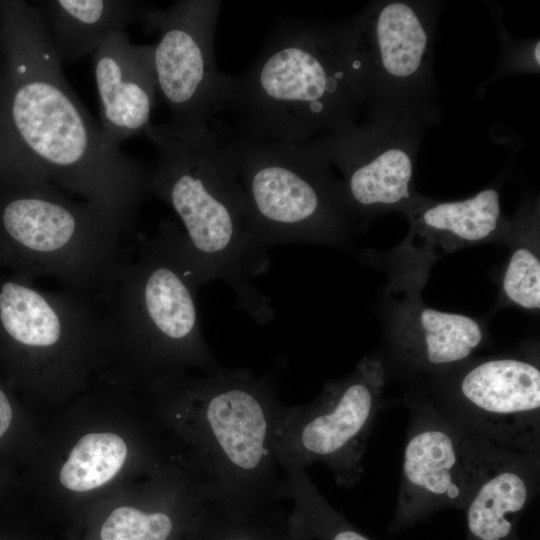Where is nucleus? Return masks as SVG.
<instances>
[{"label":"nucleus","instance_id":"f257e3e1","mask_svg":"<svg viewBox=\"0 0 540 540\" xmlns=\"http://www.w3.org/2000/svg\"><path fill=\"white\" fill-rule=\"evenodd\" d=\"M3 12L0 184L50 182L131 232L150 172L105 143L64 77L37 6L3 0Z\"/></svg>","mask_w":540,"mask_h":540},{"label":"nucleus","instance_id":"f03ea898","mask_svg":"<svg viewBox=\"0 0 540 540\" xmlns=\"http://www.w3.org/2000/svg\"><path fill=\"white\" fill-rule=\"evenodd\" d=\"M145 136L158 151L148 192L167 203L182 223L186 245L204 283L222 280L255 322L273 317L270 300L252 279L270 267L254 234L248 202L227 141L207 124H151Z\"/></svg>","mask_w":540,"mask_h":540},{"label":"nucleus","instance_id":"7ed1b4c3","mask_svg":"<svg viewBox=\"0 0 540 540\" xmlns=\"http://www.w3.org/2000/svg\"><path fill=\"white\" fill-rule=\"evenodd\" d=\"M368 99L353 23L279 22L253 64L234 77L228 107L243 136L309 144L354 125Z\"/></svg>","mask_w":540,"mask_h":540},{"label":"nucleus","instance_id":"20e7f679","mask_svg":"<svg viewBox=\"0 0 540 540\" xmlns=\"http://www.w3.org/2000/svg\"><path fill=\"white\" fill-rule=\"evenodd\" d=\"M180 392L194 415L200 481L211 501L267 511L285 497V474L274 450L283 405L275 379L219 365Z\"/></svg>","mask_w":540,"mask_h":540},{"label":"nucleus","instance_id":"39448f33","mask_svg":"<svg viewBox=\"0 0 540 540\" xmlns=\"http://www.w3.org/2000/svg\"><path fill=\"white\" fill-rule=\"evenodd\" d=\"M202 285L182 228L162 222L158 234L120 269L101 314V345L122 348L155 370L218 367L199 321Z\"/></svg>","mask_w":540,"mask_h":540},{"label":"nucleus","instance_id":"423d86ee","mask_svg":"<svg viewBox=\"0 0 540 540\" xmlns=\"http://www.w3.org/2000/svg\"><path fill=\"white\" fill-rule=\"evenodd\" d=\"M123 235L93 206L50 182L0 184V267L10 275L55 278L104 305L126 261Z\"/></svg>","mask_w":540,"mask_h":540},{"label":"nucleus","instance_id":"0eeeda50","mask_svg":"<svg viewBox=\"0 0 540 540\" xmlns=\"http://www.w3.org/2000/svg\"><path fill=\"white\" fill-rule=\"evenodd\" d=\"M226 141L261 246L345 240L351 215L341 183L310 143Z\"/></svg>","mask_w":540,"mask_h":540},{"label":"nucleus","instance_id":"6e6552de","mask_svg":"<svg viewBox=\"0 0 540 540\" xmlns=\"http://www.w3.org/2000/svg\"><path fill=\"white\" fill-rule=\"evenodd\" d=\"M386 369L378 358H363L347 377L328 382L306 405H282L274 432L281 469H305L320 462L337 484L355 486L363 473L369 436L383 406Z\"/></svg>","mask_w":540,"mask_h":540},{"label":"nucleus","instance_id":"1a4fd4ad","mask_svg":"<svg viewBox=\"0 0 540 540\" xmlns=\"http://www.w3.org/2000/svg\"><path fill=\"white\" fill-rule=\"evenodd\" d=\"M407 407L409 423L390 532L409 528L442 509L464 510L491 443L470 434L428 396H412Z\"/></svg>","mask_w":540,"mask_h":540},{"label":"nucleus","instance_id":"9d476101","mask_svg":"<svg viewBox=\"0 0 540 540\" xmlns=\"http://www.w3.org/2000/svg\"><path fill=\"white\" fill-rule=\"evenodd\" d=\"M220 0H180L168 9L145 4L139 20L159 33L154 45L156 88L171 113V122L207 124L228 108L234 77L221 73L214 53Z\"/></svg>","mask_w":540,"mask_h":540},{"label":"nucleus","instance_id":"9b49d317","mask_svg":"<svg viewBox=\"0 0 540 540\" xmlns=\"http://www.w3.org/2000/svg\"><path fill=\"white\" fill-rule=\"evenodd\" d=\"M431 399L470 434L505 448L540 453V369L528 359L478 362Z\"/></svg>","mask_w":540,"mask_h":540},{"label":"nucleus","instance_id":"f8f14e48","mask_svg":"<svg viewBox=\"0 0 540 540\" xmlns=\"http://www.w3.org/2000/svg\"><path fill=\"white\" fill-rule=\"evenodd\" d=\"M101 342L102 315L91 300L0 277V353L13 377L28 379L40 356L86 353Z\"/></svg>","mask_w":540,"mask_h":540},{"label":"nucleus","instance_id":"ddd939ff","mask_svg":"<svg viewBox=\"0 0 540 540\" xmlns=\"http://www.w3.org/2000/svg\"><path fill=\"white\" fill-rule=\"evenodd\" d=\"M343 174L350 215L406 203L411 197L413 151L399 135L382 137L376 123L355 125L310 143Z\"/></svg>","mask_w":540,"mask_h":540},{"label":"nucleus","instance_id":"4468645a","mask_svg":"<svg viewBox=\"0 0 540 540\" xmlns=\"http://www.w3.org/2000/svg\"><path fill=\"white\" fill-rule=\"evenodd\" d=\"M153 51L154 45L133 44L126 31H116L93 53L99 127L112 148H120L130 137L145 135L151 125L157 92Z\"/></svg>","mask_w":540,"mask_h":540},{"label":"nucleus","instance_id":"2eb2a0df","mask_svg":"<svg viewBox=\"0 0 540 540\" xmlns=\"http://www.w3.org/2000/svg\"><path fill=\"white\" fill-rule=\"evenodd\" d=\"M352 23L368 98L382 85L406 88L424 75L431 36L415 4H378Z\"/></svg>","mask_w":540,"mask_h":540},{"label":"nucleus","instance_id":"dca6fc26","mask_svg":"<svg viewBox=\"0 0 540 540\" xmlns=\"http://www.w3.org/2000/svg\"><path fill=\"white\" fill-rule=\"evenodd\" d=\"M540 453L490 443L464 511L466 540H520L517 524L539 490Z\"/></svg>","mask_w":540,"mask_h":540},{"label":"nucleus","instance_id":"f3484780","mask_svg":"<svg viewBox=\"0 0 540 540\" xmlns=\"http://www.w3.org/2000/svg\"><path fill=\"white\" fill-rule=\"evenodd\" d=\"M61 64L97 50L112 32L139 20L143 2L131 0H46L36 5Z\"/></svg>","mask_w":540,"mask_h":540},{"label":"nucleus","instance_id":"a211bd4d","mask_svg":"<svg viewBox=\"0 0 540 540\" xmlns=\"http://www.w3.org/2000/svg\"><path fill=\"white\" fill-rule=\"evenodd\" d=\"M418 330L399 342V353L415 368L446 372L467 360L483 339L480 325L471 317L423 308Z\"/></svg>","mask_w":540,"mask_h":540},{"label":"nucleus","instance_id":"6ab92c4d","mask_svg":"<svg viewBox=\"0 0 540 540\" xmlns=\"http://www.w3.org/2000/svg\"><path fill=\"white\" fill-rule=\"evenodd\" d=\"M501 210L495 189H484L461 201L440 202L422 208L416 229L445 249L488 240L498 230Z\"/></svg>","mask_w":540,"mask_h":540},{"label":"nucleus","instance_id":"aec40b11","mask_svg":"<svg viewBox=\"0 0 540 540\" xmlns=\"http://www.w3.org/2000/svg\"><path fill=\"white\" fill-rule=\"evenodd\" d=\"M211 502L192 509L121 506L101 523L100 540H197Z\"/></svg>","mask_w":540,"mask_h":540},{"label":"nucleus","instance_id":"412c9836","mask_svg":"<svg viewBox=\"0 0 540 540\" xmlns=\"http://www.w3.org/2000/svg\"><path fill=\"white\" fill-rule=\"evenodd\" d=\"M285 497L294 502L286 524L311 540H371L361 533L320 494L305 469L289 468Z\"/></svg>","mask_w":540,"mask_h":540},{"label":"nucleus","instance_id":"4be33fe9","mask_svg":"<svg viewBox=\"0 0 540 540\" xmlns=\"http://www.w3.org/2000/svg\"><path fill=\"white\" fill-rule=\"evenodd\" d=\"M127 456L124 440L110 432L89 433L73 447L60 470L64 487L85 492L100 487L122 468Z\"/></svg>","mask_w":540,"mask_h":540},{"label":"nucleus","instance_id":"5701e85b","mask_svg":"<svg viewBox=\"0 0 540 540\" xmlns=\"http://www.w3.org/2000/svg\"><path fill=\"white\" fill-rule=\"evenodd\" d=\"M266 511H249L211 501L197 540H278Z\"/></svg>","mask_w":540,"mask_h":540},{"label":"nucleus","instance_id":"b1692460","mask_svg":"<svg viewBox=\"0 0 540 540\" xmlns=\"http://www.w3.org/2000/svg\"><path fill=\"white\" fill-rule=\"evenodd\" d=\"M502 287L512 303L529 310L540 308V260L532 248L519 246L512 252Z\"/></svg>","mask_w":540,"mask_h":540},{"label":"nucleus","instance_id":"393cba45","mask_svg":"<svg viewBox=\"0 0 540 540\" xmlns=\"http://www.w3.org/2000/svg\"><path fill=\"white\" fill-rule=\"evenodd\" d=\"M14 413L12 399L3 383L0 382V441L12 429Z\"/></svg>","mask_w":540,"mask_h":540},{"label":"nucleus","instance_id":"a878e982","mask_svg":"<svg viewBox=\"0 0 540 540\" xmlns=\"http://www.w3.org/2000/svg\"><path fill=\"white\" fill-rule=\"evenodd\" d=\"M278 540H311L299 533L298 531L290 528L286 522L282 529L279 530Z\"/></svg>","mask_w":540,"mask_h":540},{"label":"nucleus","instance_id":"bb28decb","mask_svg":"<svg viewBox=\"0 0 540 540\" xmlns=\"http://www.w3.org/2000/svg\"><path fill=\"white\" fill-rule=\"evenodd\" d=\"M4 12H3V0H0V38L3 29Z\"/></svg>","mask_w":540,"mask_h":540},{"label":"nucleus","instance_id":"cd10ccee","mask_svg":"<svg viewBox=\"0 0 540 540\" xmlns=\"http://www.w3.org/2000/svg\"><path fill=\"white\" fill-rule=\"evenodd\" d=\"M534 60L537 66H539V42L536 43L534 48Z\"/></svg>","mask_w":540,"mask_h":540}]
</instances>
